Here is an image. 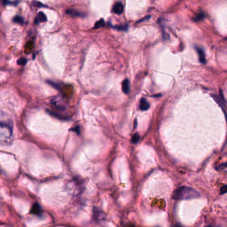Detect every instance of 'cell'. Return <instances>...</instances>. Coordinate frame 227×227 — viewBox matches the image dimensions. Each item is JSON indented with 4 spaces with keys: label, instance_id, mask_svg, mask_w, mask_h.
I'll return each mask as SVG.
<instances>
[{
    "label": "cell",
    "instance_id": "cell-23",
    "mask_svg": "<svg viewBox=\"0 0 227 227\" xmlns=\"http://www.w3.org/2000/svg\"><path fill=\"white\" fill-rule=\"evenodd\" d=\"M137 127V120L135 121V128H136Z\"/></svg>",
    "mask_w": 227,
    "mask_h": 227
},
{
    "label": "cell",
    "instance_id": "cell-16",
    "mask_svg": "<svg viewBox=\"0 0 227 227\" xmlns=\"http://www.w3.org/2000/svg\"><path fill=\"white\" fill-rule=\"evenodd\" d=\"M27 61H28V60H27V59L21 58V59H19V60H17V63L18 65H25L27 63Z\"/></svg>",
    "mask_w": 227,
    "mask_h": 227
},
{
    "label": "cell",
    "instance_id": "cell-5",
    "mask_svg": "<svg viewBox=\"0 0 227 227\" xmlns=\"http://www.w3.org/2000/svg\"><path fill=\"white\" fill-rule=\"evenodd\" d=\"M47 20V18L46 15L42 12H39L37 15V17L35 19V23L36 24H39L42 22H45Z\"/></svg>",
    "mask_w": 227,
    "mask_h": 227
},
{
    "label": "cell",
    "instance_id": "cell-14",
    "mask_svg": "<svg viewBox=\"0 0 227 227\" xmlns=\"http://www.w3.org/2000/svg\"><path fill=\"white\" fill-rule=\"evenodd\" d=\"M205 17V14L203 12H200L199 14H197L196 17L194 19L195 22H199L203 20V19Z\"/></svg>",
    "mask_w": 227,
    "mask_h": 227
},
{
    "label": "cell",
    "instance_id": "cell-18",
    "mask_svg": "<svg viewBox=\"0 0 227 227\" xmlns=\"http://www.w3.org/2000/svg\"><path fill=\"white\" fill-rule=\"evenodd\" d=\"M49 84H50V85H51V86H53V87H55V88H56V89H59V88H60V85H59V84H57V83H55V82H53V81H47Z\"/></svg>",
    "mask_w": 227,
    "mask_h": 227
},
{
    "label": "cell",
    "instance_id": "cell-11",
    "mask_svg": "<svg viewBox=\"0 0 227 227\" xmlns=\"http://www.w3.org/2000/svg\"><path fill=\"white\" fill-rule=\"evenodd\" d=\"M2 3L3 6H8V5H13V6H17V5L20 3L19 0L16 1H10V0H2Z\"/></svg>",
    "mask_w": 227,
    "mask_h": 227
},
{
    "label": "cell",
    "instance_id": "cell-6",
    "mask_svg": "<svg viewBox=\"0 0 227 227\" xmlns=\"http://www.w3.org/2000/svg\"><path fill=\"white\" fill-rule=\"evenodd\" d=\"M122 90L125 94H128L130 91V81L128 79L122 82Z\"/></svg>",
    "mask_w": 227,
    "mask_h": 227
},
{
    "label": "cell",
    "instance_id": "cell-2",
    "mask_svg": "<svg viewBox=\"0 0 227 227\" xmlns=\"http://www.w3.org/2000/svg\"><path fill=\"white\" fill-rule=\"evenodd\" d=\"M200 196L196 190L189 186H182L176 189L173 193V199L175 200H189L195 199Z\"/></svg>",
    "mask_w": 227,
    "mask_h": 227
},
{
    "label": "cell",
    "instance_id": "cell-7",
    "mask_svg": "<svg viewBox=\"0 0 227 227\" xmlns=\"http://www.w3.org/2000/svg\"><path fill=\"white\" fill-rule=\"evenodd\" d=\"M196 51H197V53H198L200 62L203 64H205L206 63V56H205V51L201 48H199V47H196Z\"/></svg>",
    "mask_w": 227,
    "mask_h": 227
},
{
    "label": "cell",
    "instance_id": "cell-10",
    "mask_svg": "<svg viewBox=\"0 0 227 227\" xmlns=\"http://www.w3.org/2000/svg\"><path fill=\"white\" fill-rule=\"evenodd\" d=\"M109 25L111 27V28H113L115 29H117L118 31H127L128 30V27H129V26L128 24H124V25H120V26H112L111 23H109Z\"/></svg>",
    "mask_w": 227,
    "mask_h": 227
},
{
    "label": "cell",
    "instance_id": "cell-4",
    "mask_svg": "<svg viewBox=\"0 0 227 227\" xmlns=\"http://www.w3.org/2000/svg\"><path fill=\"white\" fill-rule=\"evenodd\" d=\"M113 12L115 13L117 15H121L123 13V10H124V7H123V5L121 2H117L114 6L113 7Z\"/></svg>",
    "mask_w": 227,
    "mask_h": 227
},
{
    "label": "cell",
    "instance_id": "cell-15",
    "mask_svg": "<svg viewBox=\"0 0 227 227\" xmlns=\"http://www.w3.org/2000/svg\"><path fill=\"white\" fill-rule=\"evenodd\" d=\"M139 139H140V135L138 134V133H135L132 137L131 142L133 143H137V142L139 141Z\"/></svg>",
    "mask_w": 227,
    "mask_h": 227
},
{
    "label": "cell",
    "instance_id": "cell-13",
    "mask_svg": "<svg viewBox=\"0 0 227 227\" xmlns=\"http://www.w3.org/2000/svg\"><path fill=\"white\" fill-rule=\"evenodd\" d=\"M105 26V22L104 21V19H101L100 20L97 21L95 23V26H94V27H93V28H94V29H99V28Z\"/></svg>",
    "mask_w": 227,
    "mask_h": 227
},
{
    "label": "cell",
    "instance_id": "cell-8",
    "mask_svg": "<svg viewBox=\"0 0 227 227\" xmlns=\"http://www.w3.org/2000/svg\"><path fill=\"white\" fill-rule=\"evenodd\" d=\"M149 108H150V105H149V102L146 100V99L141 98V99L140 101V105H139L140 110L147 111L149 109Z\"/></svg>",
    "mask_w": 227,
    "mask_h": 227
},
{
    "label": "cell",
    "instance_id": "cell-3",
    "mask_svg": "<svg viewBox=\"0 0 227 227\" xmlns=\"http://www.w3.org/2000/svg\"><path fill=\"white\" fill-rule=\"evenodd\" d=\"M66 14L71 16L73 17H85L86 15L83 13H81L80 12L77 11L76 9H68L66 10Z\"/></svg>",
    "mask_w": 227,
    "mask_h": 227
},
{
    "label": "cell",
    "instance_id": "cell-17",
    "mask_svg": "<svg viewBox=\"0 0 227 227\" xmlns=\"http://www.w3.org/2000/svg\"><path fill=\"white\" fill-rule=\"evenodd\" d=\"M33 6L35 7H46L45 6H44L43 4H42L41 2H37V1H34L33 2Z\"/></svg>",
    "mask_w": 227,
    "mask_h": 227
},
{
    "label": "cell",
    "instance_id": "cell-1",
    "mask_svg": "<svg viewBox=\"0 0 227 227\" xmlns=\"http://www.w3.org/2000/svg\"><path fill=\"white\" fill-rule=\"evenodd\" d=\"M13 129V123L12 118L7 113L2 111L0 124V142L2 145H9L12 143Z\"/></svg>",
    "mask_w": 227,
    "mask_h": 227
},
{
    "label": "cell",
    "instance_id": "cell-22",
    "mask_svg": "<svg viewBox=\"0 0 227 227\" xmlns=\"http://www.w3.org/2000/svg\"><path fill=\"white\" fill-rule=\"evenodd\" d=\"M149 18H150V16H147V17H145V18H143V19H141V20H140V21H139V22H138V23H140V22H141L142 21H143V20H145V19H149Z\"/></svg>",
    "mask_w": 227,
    "mask_h": 227
},
{
    "label": "cell",
    "instance_id": "cell-9",
    "mask_svg": "<svg viewBox=\"0 0 227 227\" xmlns=\"http://www.w3.org/2000/svg\"><path fill=\"white\" fill-rule=\"evenodd\" d=\"M31 213L36 215H40L42 213V209L38 203H35L32 206Z\"/></svg>",
    "mask_w": 227,
    "mask_h": 227
},
{
    "label": "cell",
    "instance_id": "cell-21",
    "mask_svg": "<svg viewBox=\"0 0 227 227\" xmlns=\"http://www.w3.org/2000/svg\"><path fill=\"white\" fill-rule=\"evenodd\" d=\"M73 130L74 131H75V132L77 133V134H80V127H75V129H73Z\"/></svg>",
    "mask_w": 227,
    "mask_h": 227
},
{
    "label": "cell",
    "instance_id": "cell-19",
    "mask_svg": "<svg viewBox=\"0 0 227 227\" xmlns=\"http://www.w3.org/2000/svg\"><path fill=\"white\" fill-rule=\"evenodd\" d=\"M227 192V185L223 186V187L220 188V195L225 194Z\"/></svg>",
    "mask_w": 227,
    "mask_h": 227
},
{
    "label": "cell",
    "instance_id": "cell-20",
    "mask_svg": "<svg viewBox=\"0 0 227 227\" xmlns=\"http://www.w3.org/2000/svg\"><path fill=\"white\" fill-rule=\"evenodd\" d=\"M225 167H227V162H225V163H223V164L219 165L218 167L216 168V169L217 170H222V169H225Z\"/></svg>",
    "mask_w": 227,
    "mask_h": 227
},
{
    "label": "cell",
    "instance_id": "cell-12",
    "mask_svg": "<svg viewBox=\"0 0 227 227\" xmlns=\"http://www.w3.org/2000/svg\"><path fill=\"white\" fill-rule=\"evenodd\" d=\"M13 22L16 23H18V24H23L25 23V20L23 17L20 16H15L13 18Z\"/></svg>",
    "mask_w": 227,
    "mask_h": 227
}]
</instances>
